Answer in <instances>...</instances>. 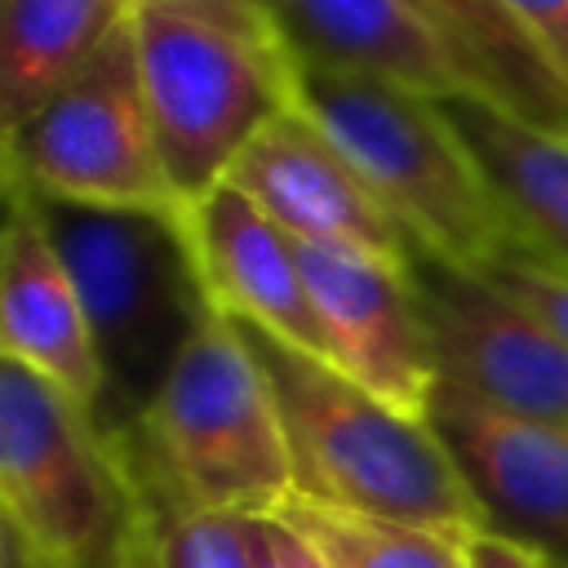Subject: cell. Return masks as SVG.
<instances>
[{
	"instance_id": "12",
	"label": "cell",
	"mask_w": 568,
	"mask_h": 568,
	"mask_svg": "<svg viewBox=\"0 0 568 568\" xmlns=\"http://www.w3.org/2000/svg\"><path fill=\"white\" fill-rule=\"evenodd\" d=\"M191 257L209 306L302 355L324 359L297 244L231 178L182 204ZM328 364V359H324Z\"/></svg>"
},
{
	"instance_id": "2",
	"label": "cell",
	"mask_w": 568,
	"mask_h": 568,
	"mask_svg": "<svg viewBox=\"0 0 568 568\" xmlns=\"http://www.w3.org/2000/svg\"><path fill=\"white\" fill-rule=\"evenodd\" d=\"M244 337L271 382L288 435L297 475L293 493L448 537L488 528L479 501L470 497L462 470L426 417L382 404L333 364L302 355L257 328H244Z\"/></svg>"
},
{
	"instance_id": "27",
	"label": "cell",
	"mask_w": 568,
	"mask_h": 568,
	"mask_svg": "<svg viewBox=\"0 0 568 568\" xmlns=\"http://www.w3.org/2000/svg\"><path fill=\"white\" fill-rule=\"evenodd\" d=\"M138 568H142V564H138Z\"/></svg>"
},
{
	"instance_id": "17",
	"label": "cell",
	"mask_w": 568,
	"mask_h": 568,
	"mask_svg": "<svg viewBox=\"0 0 568 568\" xmlns=\"http://www.w3.org/2000/svg\"><path fill=\"white\" fill-rule=\"evenodd\" d=\"M120 453L129 466L138 501V564L142 568H257L253 524L257 515L195 506L164 466L146 453L133 430H120Z\"/></svg>"
},
{
	"instance_id": "25",
	"label": "cell",
	"mask_w": 568,
	"mask_h": 568,
	"mask_svg": "<svg viewBox=\"0 0 568 568\" xmlns=\"http://www.w3.org/2000/svg\"><path fill=\"white\" fill-rule=\"evenodd\" d=\"M4 568H40V564H36V559H31V555H27L9 532H4Z\"/></svg>"
},
{
	"instance_id": "20",
	"label": "cell",
	"mask_w": 568,
	"mask_h": 568,
	"mask_svg": "<svg viewBox=\"0 0 568 568\" xmlns=\"http://www.w3.org/2000/svg\"><path fill=\"white\" fill-rule=\"evenodd\" d=\"M479 275H488L501 293H510L524 311H532L537 320H546L568 342V271L559 262H550L532 244H510Z\"/></svg>"
},
{
	"instance_id": "13",
	"label": "cell",
	"mask_w": 568,
	"mask_h": 568,
	"mask_svg": "<svg viewBox=\"0 0 568 568\" xmlns=\"http://www.w3.org/2000/svg\"><path fill=\"white\" fill-rule=\"evenodd\" d=\"M4 200L9 213L0 240V359L40 373L98 417L106 399V373L80 288L40 217V204L18 186H4Z\"/></svg>"
},
{
	"instance_id": "11",
	"label": "cell",
	"mask_w": 568,
	"mask_h": 568,
	"mask_svg": "<svg viewBox=\"0 0 568 568\" xmlns=\"http://www.w3.org/2000/svg\"><path fill=\"white\" fill-rule=\"evenodd\" d=\"M231 182L262 204V213L293 244L359 248L390 262H413V240L355 178L346 155L288 106L235 160Z\"/></svg>"
},
{
	"instance_id": "21",
	"label": "cell",
	"mask_w": 568,
	"mask_h": 568,
	"mask_svg": "<svg viewBox=\"0 0 568 568\" xmlns=\"http://www.w3.org/2000/svg\"><path fill=\"white\" fill-rule=\"evenodd\" d=\"M568 93V0H497Z\"/></svg>"
},
{
	"instance_id": "15",
	"label": "cell",
	"mask_w": 568,
	"mask_h": 568,
	"mask_svg": "<svg viewBox=\"0 0 568 568\" xmlns=\"http://www.w3.org/2000/svg\"><path fill=\"white\" fill-rule=\"evenodd\" d=\"M439 111L510 209L524 244L568 271V129H546L484 93L439 98Z\"/></svg>"
},
{
	"instance_id": "6",
	"label": "cell",
	"mask_w": 568,
	"mask_h": 568,
	"mask_svg": "<svg viewBox=\"0 0 568 568\" xmlns=\"http://www.w3.org/2000/svg\"><path fill=\"white\" fill-rule=\"evenodd\" d=\"M129 430L195 506L271 515L297 488L271 382L244 328L217 311Z\"/></svg>"
},
{
	"instance_id": "3",
	"label": "cell",
	"mask_w": 568,
	"mask_h": 568,
	"mask_svg": "<svg viewBox=\"0 0 568 568\" xmlns=\"http://www.w3.org/2000/svg\"><path fill=\"white\" fill-rule=\"evenodd\" d=\"M129 36L182 204L226 182L244 146L293 106L297 58L275 13L133 4Z\"/></svg>"
},
{
	"instance_id": "23",
	"label": "cell",
	"mask_w": 568,
	"mask_h": 568,
	"mask_svg": "<svg viewBox=\"0 0 568 568\" xmlns=\"http://www.w3.org/2000/svg\"><path fill=\"white\" fill-rule=\"evenodd\" d=\"M266 528H271V546H275V559H280V568H328L306 541H297L284 524H275L271 515H266Z\"/></svg>"
},
{
	"instance_id": "18",
	"label": "cell",
	"mask_w": 568,
	"mask_h": 568,
	"mask_svg": "<svg viewBox=\"0 0 568 568\" xmlns=\"http://www.w3.org/2000/svg\"><path fill=\"white\" fill-rule=\"evenodd\" d=\"M271 519L306 541L328 568H470L462 537L328 506L302 493H288Z\"/></svg>"
},
{
	"instance_id": "8",
	"label": "cell",
	"mask_w": 568,
	"mask_h": 568,
	"mask_svg": "<svg viewBox=\"0 0 568 568\" xmlns=\"http://www.w3.org/2000/svg\"><path fill=\"white\" fill-rule=\"evenodd\" d=\"M413 288L439 382L475 399L568 426V342L488 275L413 253Z\"/></svg>"
},
{
	"instance_id": "9",
	"label": "cell",
	"mask_w": 568,
	"mask_h": 568,
	"mask_svg": "<svg viewBox=\"0 0 568 568\" xmlns=\"http://www.w3.org/2000/svg\"><path fill=\"white\" fill-rule=\"evenodd\" d=\"M297 262L324 359L382 404L426 417L439 373L417 311L413 262L328 244H297Z\"/></svg>"
},
{
	"instance_id": "16",
	"label": "cell",
	"mask_w": 568,
	"mask_h": 568,
	"mask_svg": "<svg viewBox=\"0 0 568 568\" xmlns=\"http://www.w3.org/2000/svg\"><path fill=\"white\" fill-rule=\"evenodd\" d=\"M129 13V0H0V129L22 124Z\"/></svg>"
},
{
	"instance_id": "1",
	"label": "cell",
	"mask_w": 568,
	"mask_h": 568,
	"mask_svg": "<svg viewBox=\"0 0 568 568\" xmlns=\"http://www.w3.org/2000/svg\"><path fill=\"white\" fill-rule=\"evenodd\" d=\"M293 58V106L346 155L417 253L484 271L510 244H524L510 209L435 98L302 53Z\"/></svg>"
},
{
	"instance_id": "7",
	"label": "cell",
	"mask_w": 568,
	"mask_h": 568,
	"mask_svg": "<svg viewBox=\"0 0 568 568\" xmlns=\"http://www.w3.org/2000/svg\"><path fill=\"white\" fill-rule=\"evenodd\" d=\"M4 186L84 209H182L124 22L13 129Z\"/></svg>"
},
{
	"instance_id": "24",
	"label": "cell",
	"mask_w": 568,
	"mask_h": 568,
	"mask_svg": "<svg viewBox=\"0 0 568 568\" xmlns=\"http://www.w3.org/2000/svg\"><path fill=\"white\" fill-rule=\"evenodd\" d=\"M133 4H200V9H262V13H275L271 0H129Z\"/></svg>"
},
{
	"instance_id": "22",
	"label": "cell",
	"mask_w": 568,
	"mask_h": 568,
	"mask_svg": "<svg viewBox=\"0 0 568 568\" xmlns=\"http://www.w3.org/2000/svg\"><path fill=\"white\" fill-rule=\"evenodd\" d=\"M462 546H466V564L470 568H555L541 550H532L524 541H510V537H501L493 528L466 532Z\"/></svg>"
},
{
	"instance_id": "26",
	"label": "cell",
	"mask_w": 568,
	"mask_h": 568,
	"mask_svg": "<svg viewBox=\"0 0 568 568\" xmlns=\"http://www.w3.org/2000/svg\"><path fill=\"white\" fill-rule=\"evenodd\" d=\"M546 559H550L555 568H568V550H564V555H546Z\"/></svg>"
},
{
	"instance_id": "5",
	"label": "cell",
	"mask_w": 568,
	"mask_h": 568,
	"mask_svg": "<svg viewBox=\"0 0 568 568\" xmlns=\"http://www.w3.org/2000/svg\"><path fill=\"white\" fill-rule=\"evenodd\" d=\"M0 510L40 568H138V501L120 439L13 359H0Z\"/></svg>"
},
{
	"instance_id": "10",
	"label": "cell",
	"mask_w": 568,
	"mask_h": 568,
	"mask_svg": "<svg viewBox=\"0 0 568 568\" xmlns=\"http://www.w3.org/2000/svg\"><path fill=\"white\" fill-rule=\"evenodd\" d=\"M426 422L493 532L541 555L568 550V426L493 408L453 382H435Z\"/></svg>"
},
{
	"instance_id": "4",
	"label": "cell",
	"mask_w": 568,
	"mask_h": 568,
	"mask_svg": "<svg viewBox=\"0 0 568 568\" xmlns=\"http://www.w3.org/2000/svg\"><path fill=\"white\" fill-rule=\"evenodd\" d=\"M36 204L80 288L98 342L106 373L98 422L120 435L146 413L182 346L213 315L200 288L182 209Z\"/></svg>"
},
{
	"instance_id": "14",
	"label": "cell",
	"mask_w": 568,
	"mask_h": 568,
	"mask_svg": "<svg viewBox=\"0 0 568 568\" xmlns=\"http://www.w3.org/2000/svg\"><path fill=\"white\" fill-rule=\"evenodd\" d=\"M293 53L422 98H497L479 62L422 0H271ZM501 102V98H497Z\"/></svg>"
},
{
	"instance_id": "19",
	"label": "cell",
	"mask_w": 568,
	"mask_h": 568,
	"mask_svg": "<svg viewBox=\"0 0 568 568\" xmlns=\"http://www.w3.org/2000/svg\"><path fill=\"white\" fill-rule=\"evenodd\" d=\"M453 36L457 44L479 62V71L488 75L493 93L546 124V129H568V93L555 80V71L546 67V58L528 44V36L510 22V13L497 0H422Z\"/></svg>"
}]
</instances>
